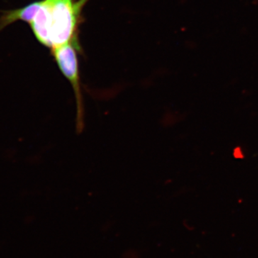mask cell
<instances>
[{
    "mask_svg": "<svg viewBox=\"0 0 258 258\" xmlns=\"http://www.w3.org/2000/svg\"><path fill=\"white\" fill-rule=\"evenodd\" d=\"M80 50L79 40L64 44L52 50V55L56 63L74 90L76 106V129L78 134L82 133L85 128L86 117L79 69Z\"/></svg>",
    "mask_w": 258,
    "mask_h": 258,
    "instance_id": "cell-2",
    "label": "cell"
},
{
    "mask_svg": "<svg viewBox=\"0 0 258 258\" xmlns=\"http://www.w3.org/2000/svg\"><path fill=\"white\" fill-rule=\"evenodd\" d=\"M88 0H41L30 23L35 37L51 50L78 39L81 13Z\"/></svg>",
    "mask_w": 258,
    "mask_h": 258,
    "instance_id": "cell-1",
    "label": "cell"
},
{
    "mask_svg": "<svg viewBox=\"0 0 258 258\" xmlns=\"http://www.w3.org/2000/svg\"><path fill=\"white\" fill-rule=\"evenodd\" d=\"M40 6V1L33 2L19 9L3 12L0 15V31L20 20L30 24L35 18Z\"/></svg>",
    "mask_w": 258,
    "mask_h": 258,
    "instance_id": "cell-3",
    "label": "cell"
},
{
    "mask_svg": "<svg viewBox=\"0 0 258 258\" xmlns=\"http://www.w3.org/2000/svg\"><path fill=\"white\" fill-rule=\"evenodd\" d=\"M233 156L235 159H243L244 153L241 147H236L233 150Z\"/></svg>",
    "mask_w": 258,
    "mask_h": 258,
    "instance_id": "cell-4",
    "label": "cell"
}]
</instances>
